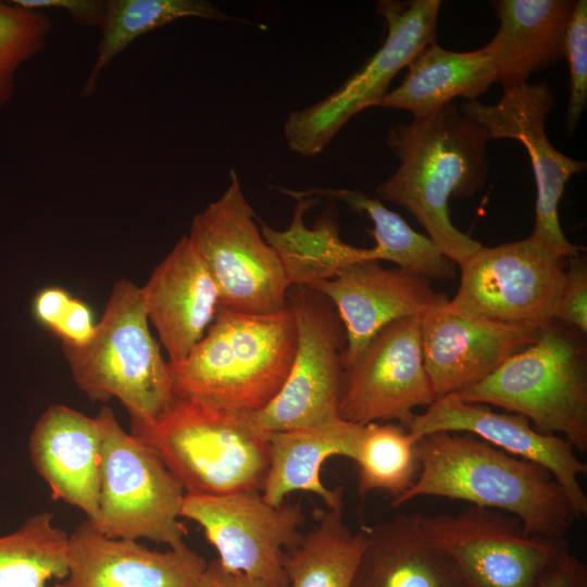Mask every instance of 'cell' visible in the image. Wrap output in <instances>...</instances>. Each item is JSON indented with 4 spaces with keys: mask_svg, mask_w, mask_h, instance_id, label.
<instances>
[{
    "mask_svg": "<svg viewBox=\"0 0 587 587\" xmlns=\"http://www.w3.org/2000/svg\"><path fill=\"white\" fill-rule=\"evenodd\" d=\"M490 137L452 102L410 123H397L387 145L400 164L376 187L378 199L405 209L439 250L462 265L483 245L451 222V197H472L486 184Z\"/></svg>",
    "mask_w": 587,
    "mask_h": 587,
    "instance_id": "6da1fadb",
    "label": "cell"
},
{
    "mask_svg": "<svg viewBox=\"0 0 587 587\" xmlns=\"http://www.w3.org/2000/svg\"><path fill=\"white\" fill-rule=\"evenodd\" d=\"M420 470L413 485L390 505L441 497L517 517L527 535L565 538L576 521L571 502L544 466L509 454L480 438L435 432L415 444Z\"/></svg>",
    "mask_w": 587,
    "mask_h": 587,
    "instance_id": "7a4b0ae2",
    "label": "cell"
},
{
    "mask_svg": "<svg viewBox=\"0 0 587 587\" xmlns=\"http://www.w3.org/2000/svg\"><path fill=\"white\" fill-rule=\"evenodd\" d=\"M130 434L159 457L185 495L262 490L270 435L252 413L174 395L154 421L130 420Z\"/></svg>",
    "mask_w": 587,
    "mask_h": 587,
    "instance_id": "3957f363",
    "label": "cell"
},
{
    "mask_svg": "<svg viewBox=\"0 0 587 587\" xmlns=\"http://www.w3.org/2000/svg\"><path fill=\"white\" fill-rule=\"evenodd\" d=\"M296 347L297 328L289 307L274 314L220 307L189 355L170 364L174 395L259 412L282 388Z\"/></svg>",
    "mask_w": 587,
    "mask_h": 587,
    "instance_id": "277c9868",
    "label": "cell"
},
{
    "mask_svg": "<svg viewBox=\"0 0 587 587\" xmlns=\"http://www.w3.org/2000/svg\"><path fill=\"white\" fill-rule=\"evenodd\" d=\"M454 396L521 414L537 432L561 436L575 451L587 452L585 335L557 320L541 327L535 342Z\"/></svg>",
    "mask_w": 587,
    "mask_h": 587,
    "instance_id": "5b68a950",
    "label": "cell"
},
{
    "mask_svg": "<svg viewBox=\"0 0 587 587\" xmlns=\"http://www.w3.org/2000/svg\"><path fill=\"white\" fill-rule=\"evenodd\" d=\"M140 287L113 286L91 339L65 347L75 384L91 401L118 399L130 420L152 422L174 397L173 373L150 333Z\"/></svg>",
    "mask_w": 587,
    "mask_h": 587,
    "instance_id": "8992f818",
    "label": "cell"
},
{
    "mask_svg": "<svg viewBox=\"0 0 587 587\" xmlns=\"http://www.w3.org/2000/svg\"><path fill=\"white\" fill-rule=\"evenodd\" d=\"M102 430L98 514L90 524L110 538H146L177 548L185 491L159 457L126 433L110 408L97 415Z\"/></svg>",
    "mask_w": 587,
    "mask_h": 587,
    "instance_id": "52a82bcc",
    "label": "cell"
},
{
    "mask_svg": "<svg viewBox=\"0 0 587 587\" xmlns=\"http://www.w3.org/2000/svg\"><path fill=\"white\" fill-rule=\"evenodd\" d=\"M188 238L217 286L220 307L254 314L288 307L290 283L234 168L222 196L193 217Z\"/></svg>",
    "mask_w": 587,
    "mask_h": 587,
    "instance_id": "ba28073f",
    "label": "cell"
},
{
    "mask_svg": "<svg viewBox=\"0 0 587 587\" xmlns=\"http://www.w3.org/2000/svg\"><path fill=\"white\" fill-rule=\"evenodd\" d=\"M440 7L439 0L378 1L376 13L386 25L382 46L327 97L287 115L284 135L288 148L302 157H314L352 116L377 107L395 76L435 41Z\"/></svg>",
    "mask_w": 587,
    "mask_h": 587,
    "instance_id": "9c48e42d",
    "label": "cell"
},
{
    "mask_svg": "<svg viewBox=\"0 0 587 587\" xmlns=\"http://www.w3.org/2000/svg\"><path fill=\"white\" fill-rule=\"evenodd\" d=\"M287 304L297 328L289 373L274 399L252 413L266 434L309 428L340 419L346 333L334 304L307 286H290Z\"/></svg>",
    "mask_w": 587,
    "mask_h": 587,
    "instance_id": "30bf717a",
    "label": "cell"
},
{
    "mask_svg": "<svg viewBox=\"0 0 587 587\" xmlns=\"http://www.w3.org/2000/svg\"><path fill=\"white\" fill-rule=\"evenodd\" d=\"M567 259L532 236L483 246L460 265L450 302L490 321L541 328L555 317Z\"/></svg>",
    "mask_w": 587,
    "mask_h": 587,
    "instance_id": "8fae6325",
    "label": "cell"
},
{
    "mask_svg": "<svg viewBox=\"0 0 587 587\" xmlns=\"http://www.w3.org/2000/svg\"><path fill=\"white\" fill-rule=\"evenodd\" d=\"M425 538L454 561L466 587H536L569 544L527 535L509 513L470 505L458 514H420Z\"/></svg>",
    "mask_w": 587,
    "mask_h": 587,
    "instance_id": "7c38bea8",
    "label": "cell"
},
{
    "mask_svg": "<svg viewBox=\"0 0 587 587\" xmlns=\"http://www.w3.org/2000/svg\"><path fill=\"white\" fill-rule=\"evenodd\" d=\"M180 517L198 523L227 570L272 587H286L284 549L300 539L305 516L299 504L273 505L259 490L222 496L185 495Z\"/></svg>",
    "mask_w": 587,
    "mask_h": 587,
    "instance_id": "4fadbf2b",
    "label": "cell"
},
{
    "mask_svg": "<svg viewBox=\"0 0 587 587\" xmlns=\"http://www.w3.org/2000/svg\"><path fill=\"white\" fill-rule=\"evenodd\" d=\"M435 400L419 316L387 324L344 365L339 415L346 421L361 425L397 421L407 427L415 408H427Z\"/></svg>",
    "mask_w": 587,
    "mask_h": 587,
    "instance_id": "5bb4252c",
    "label": "cell"
},
{
    "mask_svg": "<svg viewBox=\"0 0 587 587\" xmlns=\"http://www.w3.org/2000/svg\"><path fill=\"white\" fill-rule=\"evenodd\" d=\"M553 105L550 86L540 82L503 89L496 104L477 100L463 102L460 111L482 125L490 140L515 139L526 148L537 189L535 226L530 236L570 258L584 248L566 239L558 208L569 179L584 172L587 164L561 153L548 140L545 123Z\"/></svg>",
    "mask_w": 587,
    "mask_h": 587,
    "instance_id": "9a60e30c",
    "label": "cell"
},
{
    "mask_svg": "<svg viewBox=\"0 0 587 587\" xmlns=\"http://www.w3.org/2000/svg\"><path fill=\"white\" fill-rule=\"evenodd\" d=\"M419 321L424 366L436 399L482 382L535 342L541 329L474 315L453 305L446 295Z\"/></svg>",
    "mask_w": 587,
    "mask_h": 587,
    "instance_id": "2e32d148",
    "label": "cell"
},
{
    "mask_svg": "<svg viewBox=\"0 0 587 587\" xmlns=\"http://www.w3.org/2000/svg\"><path fill=\"white\" fill-rule=\"evenodd\" d=\"M417 441L435 432L472 434L498 449L547 469L564 489L576 520L587 516V496L578 479L587 474L573 446L563 437L537 432L523 415L495 412L489 405L454 395L436 399L407 426Z\"/></svg>",
    "mask_w": 587,
    "mask_h": 587,
    "instance_id": "e0dca14e",
    "label": "cell"
},
{
    "mask_svg": "<svg viewBox=\"0 0 587 587\" xmlns=\"http://www.w3.org/2000/svg\"><path fill=\"white\" fill-rule=\"evenodd\" d=\"M335 307L346 333L342 366L354 359L387 324L420 316L445 294L430 280L400 268H385L379 261L351 264L333 278L310 286Z\"/></svg>",
    "mask_w": 587,
    "mask_h": 587,
    "instance_id": "ac0fdd59",
    "label": "cell"
},
{
    "mask_svg": "<svg viewBox=\"0 0 587 587\" xmlns=\"http://www.w3.org/2000/svg\"><path fill=\"white\" fill-rule=\"evenodd\" d=\"M205 561L186 544L165 552L110 538L87 520L68 536L64 587H196Z\"/></svg>",
    "mask_w": 587,
    "mask_h": 587,
    "instance_id": "d6986e66",
    "label": "cell"
},
{
    "mask_svg": "<svg viewBox=\"0 0 587 587\" xmlns=\"http://www.w3.org/2000/svg\"><path fill=\"white\" fill-rule=\"evenodd\" d=\"M140 291L168 363L182 362L202 339L220 308L217 286L188 236L155 266Z\"/></svg>",
    "mask_w": 587,
    "mask_h": 587,
    "instance_id": "ffe728a7",
    "label": "cell"
},
{
    "mask_svg": "<svg viewBox=\"0 0 587 587\" xmlns=\"http://www.w3.org/2000/svg\"><path fill=\"white\" fill-rule=\"evenodd\" d=\"M102 430L89 417L62 404L49 407L29 437V454L52 497L80 509L88 521L98 514Z\"/></svg>",
    "mask_w": 587,
    "mask_h": 587,
    "instance_id": "44dd1931",
    "label": "cell"
},
{
    "mask_svg": "<svg viewBox=\"0 0 587 587\" xmlns=\"http://www.w3.org/2000/svg\"><path fill=\"white\" fill-rule=\"evenodd\" d=\"M499 28L483 47L503 89L527 83L528 77L565 58L567 27L575 8L572 0L492 1Z\"/></svg>",
    "mask_w": 587,
    "mask_h": 587,
    "instance_id": "7402d4cb",
    "label": "cell"
},
{
    "mask_svg": "<svg viewBox=\"0 0 587 587\" xmlns=\"http://www.w3.org/2000/svg\"><path fill=\"white\" fill-rule=\"evenodd\" d=\"M351 587H466L454 561L432 545L420 514H400L365 529Z\"/></svg>",
    "mask_w": 587,
    "mask_h": 587,
    "instance_id": "603a6c76",
    "label": "cell"
},
{
    "mask_svg": "<svg viewBox=\"0 0 587 587\" xmlns=\"http://www.w3.org/2000/svg\"><path fill=\"white\" fill-rule=\"evenodd\" d=\"M364 425L344 419L319 426L270 435L268 467L261 490L273 505L294 491L320 497L326 508L342 504V487L329 489L321 479L324 462L334 455L353 460Z\"/></svg>",
    "mask_w": 587,
    "mask_h": 587,
    "instance_id": "cb8c5ba5",
    "label": "cell"
},
{
    "mask_svg": "<svg viewBox=\"0 0 587 587\" xmlns=\"http://www.w3.org/2000/svg\"><path fill=\"white\" fill-rule=\"evenodd\" d=\"M496 83V70L483 48L457 52L435 41L408 65L401 84L377 107L408 111L413 118L430 115L457 97L476 100Z\"/></svg>",
    "mask_w": 587,
    "mask_h": 587,
    "instance_id": "d4e9b609",
    "label": "cell"
},
{
    "mask_svg": "<svg viewBox=\"0 0 587 587\" xmlns=\"http://www.w3.org/2000/svg\"><path fill=\"white\" fill-rule=\"evenodd\" d=\"M297 200L290 225L283 230L261 223V233L278 255L290 286H310L333 278L342 268L375 260L373 248H359L339 236L336 213L327 208L312 228L303 221L316 197H292Z\"/></svg>",
    "mask_w": 587,
    "mask_h": 587,
    "instance_id": "484cf974",
    "label": "cell"
},
{
    "mask_svg": "<svg viewBox=\"0 0 587 587\" xmlns=\"http://www.w3.org/2000/svg\"><path fill=\"white\" fill-rule=\"evenodd\" d=\"M280 191L290 197L339 200L354 211L364 212L374 225L371 232L376 245L372 248L377 261L392 262L398 268L429 280L451 279L455 276L457 264L446 257L428 236L414 230L378 198L350 189L312 187L303 191L280 188Z\"/></svg>",
    "mask_w": 587,
    "mask_h": 587,
    "instance_id": "4316f807",
    "label": "cell"
},
{
    "mask_svg": "<svg viewBox=\"0 0 587 587\" xmlns=\"http://www.w3.org/2000/svg\"><path fill=\"white\" fill-rule=\"evenodd\" d=\"M342 507L323 510L314 527L285 551L286 587H351L367 538L345 523Z\"/></svg>",
    "mask_w": 587,
    "mask_h": 587,
    "instance_id": "83f0119b",
    "label": "cell"
},
{
    "mask_svg": "<svg viewBox=\"0 0 587 587\" xmlns=\"http://www.w3.org/2000/svg\"><path fill=\"white\" fill-rule=\"evenodd\" d=\"M189 16L253 24L228 15L205 0L107 1L99 26L102 34L97 59L83 87L82 96H90L93 92L101 71L137 37L175 20Z\"/></svg>",
    "mask_w": 587,
    "mask_h": 587,
    "instance_id": "f1b7e54d",
    "label": "cell"
},
{
    "mask_svg": "<svg viewBox=\"0 0 587 587\" xmlns=\"http://www.w3.org/2000/svg\"><path fill=\"white\" fill-rule=\"evenodd\" d=\"M42 512L0 537V587H46L68 574V536Z\"/></svg>",
    "mask_w": 587,
    "mask_h": 587,
    "instance_id": "f546056e",
    "label": "cell"
},
{
    "mask_svg": "<svg viewBox=\"0 0 587 587\" xmlns=\"http://www.w3.org/2000/svg\"><path fill=\"white\" fill-rule=\"evenodd\" d=\"M415 444L408 428L400 424L364 425L352 460L359 467V496L365 498L375 490L390 494L392 500L402 496L420 470Z\"/></svg>",
    "mask_w": 587,
    "mask_h": 587,
    "instance_id": "4dcf8cb0",
    "label": "cell"
},
{
    "mask_svg": "<svg viewBox=\"0 0 587 587\" xmlns=\"http://www.w3.org/2000/svg\"><path fill=\"white\" fill-rule=\"evenodd\" d=\"M50 28L42 11L0 1V112L15 93L17 68L41 51Z\"/></svg>",
    "mask_w": 587,
    "mask_h": 587,
    "instance_id": "1f68e13d",
    "label": "cell"
},
{
    "mask_svg": "<svg viewBox=\"0 0 587 587\" xmlns=\"http://www.w3.org/2000/svg\"><path fill=\"white\" fill-rule=\"evenodd\" d=\"M565 58L570 65V95L565 113L567 136L575 133L587 102V1H575L567 27Z\"/></svg>",
    "mask_w": 587,
    "mask_h": 587,
    "instance_id": "d6a6232c",
    "label": "cell"
},
{
    "mask_svg": "<svg viewBox=\"0 0 587 587\" xmlns=\"http://www.w3.org/2000/svg\"><path fill=\"white\" fill-rule=\"evenodd\" d=\"M554 320L586 336L587 262L582 252L567 259L564 284Z\"/></svg>",
    "mask_w": 587,
    "mask_h": 587,
    "instance_id": "836d02e7",
    "label": "cell"
},
{
    "mask_svg": "<svg viewBox=\"0 0 587 587\" xmlns=\"http://www.w3.org/2000/svg\"><path fill=\"white\" fill-rule=\"evenodd\" d=\"M97 323L92 310L82 300L72 298L65 314L52 332L65 347L85 346L92 337Z\"/></svg>",
    "mask_w": 587,
    "mask_h": 587,
    "instance_id": "e575fe53",
    "label": "cell"
},
{
    "mask_svg": "<svg viewBox=\"0 0 587 587\" xmlns=\"http://www.w3.org/2000/svg\"><path fill=\"white\" fill-rule=\"evenodd\" d=\"M536 587H587V566L566 547L547 566Z\"/></svg>",
    "mask_w": 587,
    "mask_h": 587,
    "instance_id": "d590c367",
    "label": "cell"
},
{
    "mask_svg": "<svg viewBox=\"0 0 587 587\" xmlns=\"http://www.w3.org/2000/svg\"><path fill=\"white\" fill-rule=\"evenodd\" d=\"M29 10L62 9L70 12L73 20L84 26H100L107 1L97 0H12Z\"/></svg>",
    "mask_w": 587,
    "mask_h": 587,
    "instance_id": "8d00e7d4",
    "label": "cell"
},
{
    "mask_svg": "<svg viewBox=\"0 0 587 587\" xmlns=\"http://www.w3.org/2000/svg\"><path fill=\"white\" fill-rule=\"evenodd\" d=\"M71 300L72 297L65 289L47 287L34 299V315L40 324L53 332L65 314Z\"/></svg>",
    "mask_w": 587,
    "mask_h": 587,
    "instance_id": "74e56055",
    "label": "cell"
},
{
    "mask_svg": "<svg viewBox=\"0 0 587 587\" xmlns=\"http://www.w3.org/2000/svg\"><path fill=\"white\" fill-rule=\"evenodd\" d=\"M196 587H272L243 573L224 567L216 559L207 564Z\"/></svg>",
    "mask_w": 587,
    "mask_h": 587,
    "instance_id": "f35d334b",
    "label": "cell"
},
{
    "mask_svg": "<svg viewBox=\"0 0 587 587\" xmlns=\"http://www.w3.org/2000/svg\"><path fill=\"white\" fill-rule=\"evenodd\" d=\"M54 587H63L61 584L55 585Z\"/></svg>",
    "mask_w": 587,
    "mask_h": 587,
    "instance_id": "ab89813d",
    "label": "cell"
}]
</instances>
